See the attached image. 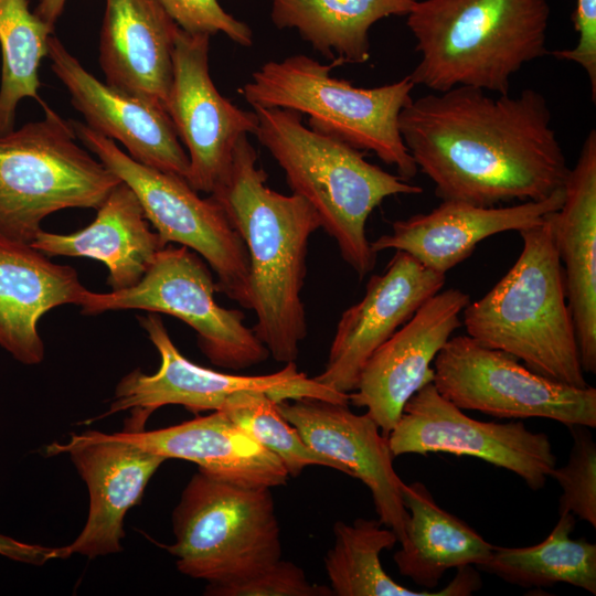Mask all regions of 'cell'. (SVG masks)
Listing matches in <instances>:
<instances>
[{
	"label": "cell",
	"mask_w": 596,
	"mask_h": 596,
	"mask_svg": "<svg viewBox=\"0 0 596 596\" xmlns=\"http://www.w3.org/2000/svg\"><path fill=\"white\" fill-rule=\"evenodd\" d=\"M572 513H560L551 533L540 543L524 547L494 546L490 558L478 566L524 588L570 584L596 594V545L585 538L573 539Z\"/></svg>",
	"instance_id": "28"
},
{
	"label": "cell",
	"mask_w": 596,
	"mask_h": 596,
	"mask_svg": "<svg viewBox=\"0 0 596 596\" xmlns=\"http://www.w3.org/2000/svg\"><path fill=\"white\" fill-rule=\"evenodd\" d=\"M326 65L305 54L268 61L240 94L251 106L289 109L308 116V127L361 151H372L411 181L418 172L400 132L401 110L415 84L409 75L376 87H356L331 75Z\"/></svg>",
	"instance_id": "6"
},
{
	"label": "cell",
	"mask_w": 596,
	"mask_h": 596,
	"mask_svg": "<svg viewBox=\"0 0 596 596\" xmlns=\"http://www.w3.org/2000/svg\"><path fill=\"white\" fill-rule=\"evenodd\" d=\"M99 65L109 86L166 108L178 24L157 0H105Z\"/></svg>",
	"instance_id": "23"
},
{
	"label": "cell",
	"mask_w": 596,
	"mask_h": 596,
	"mask_svg": "<svg viewBox=\"0 0 596 596\" xmlns=\"http://www.w3.org/2000/svg\"><path fill=\"white\" fill-rule=\"evenodd\" d=\"M255 134L286 175L291 192L319 215L344 262L360 279L373 270L377 254L366 237L371 213L386 198L423 189L365 160L361 150L312 130L300 113L252 106Z\"/></svg>",
	"instance_id": "4"
},
{
	"label": "cell",
	"mask_w": 596,
	"mask_h": 596,
	"mask_svg": "<svg viewBox=\"0 0 596 596\" xmlns=\"http://www.w3.org/2000/svg\"><path fill=\"white\" fill-rule=\"evenodd\" d=\"M178 26L189 33H223L234 43L249 47L253 31L228 13L219 0H157Z\"/></svg>",
	"instance_id": "34"
},
{
	"label": "cell",
	"mask_w": 596,
	"mask_h": 596,
	"mask_svg": "<svg viewBox=\"0 0 596 596\" xmlns=\"http://www.w3.org/2000/svg\"><path fill=\"white\" fill-rule=\"evenodd\" d=\"M445 279L396 251L384 272L370 277L363 298L342 312L324 370L313 379L337 392H352L370 355L443 289Z\"/></svg>",
	"instance_id": "17"
},
{
	"label": "cell",
	"mask_w": 596,
	"mask_h": 596,
	"mask_svg": "<svg viewBox=\"0 0 596 596\" xmlns=\"http://www.w3.org/2000/svg\"><path fill=\"white\" fill-rule=\"evenodd\" d=\"M469 302V295L458 288L441 289L364 363L349 404L366 408L383 435L398 422L407 401L433 382L430 364L462 324L460 315Z\"/></svg>",
	"instance_id": "16"
},
{
	"label": "cell",
	"mask_w": 596,
	"mask_h": 596,
	"mask_svg": "<svg viewBox=\"0 0 596 596\" xmlns=\"http://www.w3.org/2000/svg\"><path fill=\"white\" fill-rule=\"evenodd\" d=\"M228 417L284 464L289 477H298L312 465L336 469L349 476L339 462L310 448L298 430L281 415L278 403L264 393H245L224 409Z\"/></svg>",
	"instance_id": "31"
},
{
	"label": "cell",
	"mask_w": 596,
	"mask_h": 596,
	"mask_svg": "<svg viewBox=\"0 0 596 596\" xmlns=\"http://www.w3.org/2000/svg\"><path fill=\"white\" fill-rule=\"evenodd\" d=\"M566 427L573 438L568 460L555 467L550 477L562 489L558 513H572L596 528V443L589 427Z\"/></svg>",
	"instance_id": "32"
},
{
	"label": "cell",
	"mask_w": 596,
	"mask_h": 596,
	"mask_svg": "<svg viewBox=\"0 0 596 596\" xmlns=\"http://www.w3.org/2000/svg\"><path fill=\"white\" fill-rule=\"evenodd\" d=\"M71 123L83 146L135 192L162 244L202 256L216 274L217 291L251 309L246 247L221 205L201 198L183 177L145 166L86 124Z\"/></svg>",
	"instance_id": "9"
},
{
	"label": "cell",
	"mask_w": 596,
	"mask_h": 596,
	"mask_svg": "<svg viewBox=\"0 0 596 596\" xmlns=\"http://www.w3.org/2000/svg\"><path fill=\"white\" fill-rule=\"evenodd\" d=\"M53 32L29 10L28 0H0V136L14 129L19 102L31 97L43 103L38 94L39 67Z\"/></svg>",
	"instance_id": "30"
},
{
	"label": "cell",
	"mask_w": 596,
	"mask_h": 596,
	"mask_svg": "<svg viewBox=\"0 0 596 596\" xmlns=\"http://www.w3.org/2000/svg\"><path fill=\"white\" fill-rule=\"evenodd\" d=\"M41 105L43 119L0 136V236L28 244L50 214L97 210L121 182L77 143L71 120Z\"/></svg>",
	"instance_id": "7"
},
{
	"label": "cell",
	"mask_w": 596,
	"mask_h": 596,
	"mask_svg": "<svg viewBox=\"0 0 596 596\" xmlns=\"http://www.w3.org/2000/svg\"><path fill=\"white\" fill-rule=\"evenodd\" d=\"M547 0H417L406 15L419 61L412 82L509 93L525 64L550 52Z\"/></svg>",
	"instance_id": "3"
},
{
	"label": "cell",
	"mask_w": 596,
	"mask_h": 596,
	"mask_svg": "<svg viewBox=\"0 0 596 596\" xmlns=\"http://www.w3.org/2000/svg\"><path fill=\"white\" fill-rule=\"evenodd\" d=\"M398 128L441 200L494 206L541 201L564 188L570 167L546 98L458 86L401 110Z\"/></svg>",
	"instance_id": "1"
},
{
	"label": "cell",
	"mask_w": 596,
	"mask_h": 596,
	"mask_svg": "<svg viewBox=\"0 0 596 596\" xmlns=\"http://www.w3.org/2000/svg\"><path fill=\"white\" fill-rule=\"evenodd\" d=\"M138 320L160 355V366L153 374L135 369L118 382L104 416L130 411L124 430H142L149 416L162 406L181 405L194 414L222 411L245 393H264L277 403L304 397L349 403V394L308 377L295 362L264 375L231 374L196 365L178 350L158 313L149 312Z\"/></svg>",
	"instance_id": "11"
},
{
	"label": "cell",
	"mask_w": 596,
	"mask_h": 596,
	"mask_svg": "<svg viewBox=\"0 0 596 596\" xmlns=\"http://www.w3.org/2000/svg\"><path fill=\"white\" fill-rule=\"evenodd\" d=\"M209 596H332L329 586L312 584L301 567L278 560L264 570L223 584H207Z\"/></svg>",
	"instance_id": "33"
},
{
	"label": "cell",
	"mask_w": 596,
	"mask_h": 596,
	"mask_svg": "<svg viewBox=\"0 0 596 596\" xmlns=\"http://www.w3.org/2000/svg\"><path fill=\"white\" fill-rule=\"evenodd\" d=\"M563 200L564 188L544 200L511 206L443 200L427 213L395 221L392 232L371 242V247L376 254L385 249L406 252L425 267L446 274L467 259L482 240L539 224L558 210Z\"/></svg>",
	"instance_id": "20"
},
{
	"label": "cell",
	"mask_w": 596,
	"mask_h": 596,
	"mask_svg": "<svg viewBox=\"0 0 596 596\" xmlns=\"http://www.w3.org/2000/svg\"><path fill=\"white\" fill-rule=\"evenodd\" d=\"M115 434L166 459L194 462L204 475L234 486L272 489L289 478L281 460L223 411L164 428Z\"/></svg>",
	"instance_id": "22"
},
{
	"label": "cell",
	"mask_w": 596,
	"mask_h": 596,
	"mask_svg": "<svg viewBox=\"0 0 596 596\" xmlns=\"http://www.w3.org/2000/svg\"><path fill=\"white\" fill-rule=\"evenodd\" d=\"M215 291L216 283L199 255L168 244L137 285L102 294L87 289L79 307L85 316L139 309L175 317L195 331L201 352L222 369L240 371L265 362L269 352L245 326L244 313L220 306Z\"/></svg>",
	"instance_id": "10"
},
{
	"label": "cell",
	"mask_w": 596,
	"mask_h": 596,
	"mask_svg": "<svg viewBox=\"0 0 596 596\" xmlns=\"http://www.w3.org/2000/svg\"><path fill=\"white\" fill-rule=\"evenodd\" d=\"M0 554L12 561L36 566L57 558L56 547L30 544L2 534H0Z\"/></svg>",
	"instance_id": "36"
},
{
	"label": "cell",
	"mask_w": 596,
	"mask_h": 596,
	"mask_svg": "<svg viewBox=\"0 0 596 596\" xmlns=\"http://www.w3.org/2000/svg\"><path fill=\"white\" fill-rule=\"evenodd\" d=\"M65 2L66 0H40L33 12L50 26L55 28V23L64 10Z\"/></svg>",
	"instance_id": "37"
},
{
	"label": "cell",
	"mask_w": 596,
	"mask_h": 596,
	"mask_svg": "<svg viewBox=\"0 0 596 596\" xmlns=\"http://www.w3.org/2000/svg\"><path fill=\"white\" fill-rule=\"evenodd\" d=\"M278 408L310 448L341 464L350 477L368 487L379 520L395 532L400 543L408 519L402 499L404 482L377 424L366 413H353L349 403L304 397L283 401Z\"/></svg>",
	"instance_id": "19"
},
{
	"label": "cell",
	"mask_w": 596,
	"mask_h": 596,
	"mask_svg": "<svg viewBox=\"0 0 596 596\" xmlns=\"http://www.w3.org/2000/svg\"><path fill=\"white\" fill-rule=\"evenodd\" d=\"M334 542L324 556L330 588L336 596H453L450 585L438 592H416L396 583L383 568L381 552L398 543L380 520L337 521Z\"/></svg>",
	"instance_id": "29"
},
{
	"label": "cell",
	"mask_w": 596,
	"mask_h": 596,
	"mask_svg": "<svg viewBox=\"0 0 596 596\" xmlns=\"http://www.w3.org/2000/svg\"><path fill=\"white\" fill-rule=\"evenodd\" d=\"M433 384L460 409L497 418L542 417L596 427V389L544 377L468 334L451 336L434 359Z\"/></svg>",
	"instance_id": "12"
},
{
	"label": "cell",
	"mask_w": 596,
	"mask_h": 596,
	"mask_svg": "<svg viewBox=\"0 0 596 596\" xmlns=\"http://www.w3.org/2000/svg\"><path fill=\"white\" fill-rule=\"evenodd\" d=\"M86 291L73 267L53 263L31 244L0 236V347L18 362L43 361L40 319L63 305L81 306Z\"/></svg>",
	"instance_id": "24"
},
{
	"label": "cell",
	"mask_w": 596,
	"mask_h": 596,
	"mask_svg": "<svg viewBox=\"0 0 596 596\" xmlns=\"http://www.w3.org/2000/svg\"><path fill=\"white\" fill-rule=\"evenodd\" d=\"M247 136L236 143L231 166L210 194L223 209L246 247L252 328L277 362H295L307 337L301 290L311 235L321 227L316 210L301 196L267 187Z\"/></svg>",
	"instance_id": "2"
},
{
	"label": "cell",
	"mask_w": 596,
	"mask_h": 596,
	"mask_svg": "<svg viewBox=\"0 0 596 596\" xmlns=\"http://www.w3.org/2000/svg\"><path fill=\"white\" fill-rule=\"evenodd\" d=\"M178 570L207 584L251 576L281 558L269 488H245L194 473L172 512Z\"/></svg>",
	"instance_id": "8"
},
{
	"label": "cell",
	"mask_w": 596,
	"mask_h": 596,
	"mask_svg": "<svg viewBox=\"0 0 596 596\" xmlns=\"http://www.w3.org/2000/svg\"><path fill=\"white\" fill-rule=\"evenodd\" d=\"M417 0H270L279 29H294L336 65L370 58V30L380 20L407 15Z\"/></svg>",
	"instance_id": "27"
},
{
	"label": "cell",
	"mask_w": 596,
	"mask_h": 596,
	"mask_svg": "<svg viewBox=\"0 0 596 596\" xmlns=\"http://www.w3.org/2000/svg\"><path fill=\"white\" fill-rule=\"evenodd\" d=\"M554 242L563 269L581 365L596 373V130L586 136L552 213Z\"/></svg>",
	"instance_id": "21"
},
{
	"label": "cell",
	"mask_w": 596,
	"mask_h": 596,
	"mask_svg": "<svg viewBox=\"0 0 596 596\" xmlns=\"http://www.w3.org/2000/svg\"><path fill=\"white\" fill-rule=\"evenodd\" d=\"M574 30L578 41L572 49L552 51L557 60L568 61L579 65L586 73L592 99L596 100V0H576L572 15Z\"/></svg>",
	"instance_id": "35"
},
{
	"label": "cell",
	"mask_w": 596,
	"mask_h": 596,
	"mask_svg": "<svg viewBox=\"0 0 596 596\" xmlns=\"http://www.w3.org/2000/svg\"><path fill=\"white\" fill-rule=\"evenodd\" d=\"M31 245L47 256L88 257L108 268L111 291L137 285L164 247L151 231L135 192L123 181L98 206L95 220L71 234L41 230Z\"/></svg>",
	"instance_id": "25"
},
{
	"label": "cell",
	"mask_w": 596,
	"mask_h": 596,
	"mask_svg": "<svg viewBox=\"0 0 596 596\" xmlns=\"http://www.w3.org/2000/svg\"><path fill=\"white\" fill-rule=\"evenodd\" d=\"M552 213L519 231L523 246L518 259L485 296L466 306L461 321L482 345L517 358L544 377L586 387Z\"/></svg>",
	"instance_id": "5"
},
{
	"label": "cell",
	"mask_w": 596,
	"mask_h": 596,
	"mask_svg": "<svg viewBox=\"0 0 596 596\" xmlns=\"http://www.w3.org/2000/svg\"><path fill=\"white\" fill-rule=\"evenodd\" d=\"M47 57L89 128L118 140L134 160L187 178L189 157L163 106L100 82L54 35Z\"/></svg>",
	"instance_id": "18"
},
{
	"label": "cell",
	"mask_w": 596,
	"mask_h": 596,
	"mask_svg": "<svg viewBox=\"0 0 596 596\" xmlns=\"http://www.w3.org/2000/svg\"><path fill=\"white\" fill-rule=\"evenodd\" d=\"M211 35L179 28L172 55V82L166 110L189 157L185 180L211 194L228 170L237 141L255 135L258 117L224 97L209 64Z\"/></svg>",
	"instance_id": "14"
},
{
	"label": "cell",
	"mask_w": 596,
	"mask_h": 596,
	"mask_svg": "<svg viewBox=\"0 0 596 596\" xmlns=\"http://www.w3.org/2000/svg\"><path fill=\"white\" fill-rule=\"evenodd\" d=\"M46 456L68 455L89 493L86 523L68 545L56 547L57 558L79 554L96 558L119 553L124 520L138 504L164 457L145 450L115 433L85 430L66 443H52Z\"/></svg>",
	"instance_id": "15"
},
{
	"label": "cell",
	"mask_w": 596,
	"mask_h": 596,
	"mask_svg": "<svg viewBox=\"0 0 596 596\" xmlns=\"http://www.w3.org/2000/svg\"><path fill=\"white\" fill-rule=\"evenodd\" d=\"M402 499L408 519L401 549L393 556L402 576L430 589L448 570L478 567L490 558L494 546L440 508L424 483H404Z\"/></svg>",
	"instance_id": "26"
},
{
	"label": "cell",
	"mask_w": 596,
	"mask_h": 596,
	"mask_svg": "<svg viewBox=\"0 0 596 596\" xmlns=\"http://www.w3.org/2000/svg\"><path fill=\"white\" fill-rule=\"evenodd\" d=\"M387 440L394 457L471 456L515 473L532 490L542 489L556 467L546 434L532 432L522 422L475 419L441 396L432 382L407 401Z\"/></svg>",
	"instance_id": "13"
}]
</instances>
